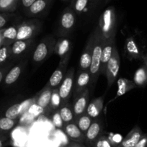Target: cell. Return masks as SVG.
Returning <instances> with one entry per match:
<instances>
[{"mask_svg": "<svg viewBox=\"0 0 147 147\" xmlns=\"http://www.w3.org/2000/svg\"><path fill=\"white\" fill-rule=\"evenodd\" d=\"M93 32H94V41H93L92 53L91 66L90 68V73L91 75L90 87L92 90L94 88L99 76L100 75V60H101L103 46L105 43V38L103 37L98 25L95 27Z\"/></svg>", "mask_w": 147, "mask_h": 147, "instance_id": "obj_1", "label": "cell"}, {"mask_svg": "<svg viewBox=\"0 0 147 147\" xmlns=\"http://www.w3.org/2000/svg\"><path fill=\"white\" fill-rule=\"evenodd\" d=\"M56 39L52 35H47L42 39L34 49L32 53V62L39 65L47 60L54 53V48Z\"/></svg>", "mask_w": 147, "mask_h": 147, "instance_id": "obj_2", "label": "cell"}, {"mask_svg": "<svg viewBox=\"0 0 147 147\" xmlns=\"http://www.w3.org/2000/svg\"><path fill=\"white\" fill-rule=\"evenodd\" d=\"M97 25L105 40L115 36L116 15L114 7H109L101 14Z\"/></svg>", "mask_w": 147, "mask_h": 147, "instance_id": "obj_3", "label": "cell"}, {"mask_svg": "<svg viewBox=\"0 0 147 147\" xmlns=\"http://www.w3.org/2000/svg\"><path fill=\"white\" fill-rule=\"evenodd\" d=\"M42 27L41 21L38 18H31L18 24L17 40L33 39L40 32Z\"/></svg>", "mask_w": 147, "mask_h": 147, "instance_id": "obj_4", "label": "cell"}, {"mask_svg": "<svg viewBox=\"0 0 147 147\" xmlns=\"http://www.w3.org/2000/svg\"><path fill=\"white\" fill-rule=\"evenodd\" d=\"M75 12L70 6L65 8L59 20L58 35L60 37H67L71 32L76 24Z\"/></svg>", "mask_w": 147, "mask_h": 147, "instance_id": "obj_5", "label": "cell"}, {"mask_svg": "<svg viewBox=\"0 0 147 147\" xmlns=\"http://www.w3.org/2000/svg\"><path fill=\"white\" fill-rule=\"evenodd\" d=\"M74 71H75L74 68L71 67L66 71V75L59 87V94L61 99V105L69 102V100L72 95L74 84L75 80H74Z\"/></svg>", "mask_w": 147, "mask_h": 147, "instance_id": "obj_6", "label": "cell"}, {"mask_svg": "<svg viewBox=\"0 0 147 147\" xmlns=\"http://www.w3.org/2000/svg\"><path fill=\"white\" fill-rule=\"evenodd\" d=\"M121 66V59L116 46H114L113 55L109 60L106 66L105 76L107 77V90L113 85L115 80H117Z\"/></svg>", "mask_w": 147, "mask_h": 147, "instance_id": "obj_7", "label": "cell"}, {"mask_svg": "<svg viewBox=\"0 0 147 147\" xmlns=\"http://www.w3.org/2000/svg\"><path fill=\"white\" fill-rule=\"evenodd\" d=\"M124 53L127 59L130 61H143L145 54L144 49L134 35H130L125 40Z\"/></svg>", "mask_w": 147, "mask_h": 147, "instance_id": "obj_8", "label": "cell"}, {"mask_svg": "<svg viewBox=\"0 0 147 147\" xmlns=\"http://www.w3.org/2000/svg\"><path fill=\"white\" fill-rule=\"evenodd\" d=\"M70 56L71 53L65 56L63 59H60V62H59L57 68L52 74L51 77H50L49 82L46 84V85L51 87L52 90L59 87L60 84H61L62 81L66 75V71H67L66 69H67V66L69 64Z\"/></svg>", "mask_w": 147, "mask_h": 147, "instance_id": "obj_9", "label": "cell"}, {"mask_svg": "<svg viewBox=\"0 0 147 147\" xmlns=\"http://www.w3.org/2000/svg\"><path fill=\"white\" fill-rule=\"evenodd\" d=\"M36 102V96L32 98L28 99L20 103H16L12 105L6 110L5 116L10 119L18 120L20 117L22 116L25 113H26L28 109Z\"/></svg>", "mask_w": 147, "mask_h": 147, "instance_id": "obj_10", "label": "cell"}, {"mask_svg": "<svg viewBox=\"0 0 147 147\" xmlns=\"http://www.w3.org/2000/svg\"><path fill=\"white\" fill-rule=\"evenodd\" d=\"M34 43L33 39L30 40H17L11 45L12 60L16 61L26 56L30 51Z\"/></svg>", "mask_w": 147, "mask_h": 147, "instance_id": "obj_11", "label": "cell"}, {"mask_svg": "<svg viewBox=\"0 0 147 147\" xmlns=\"http://www.w3.org/2000/svg\"><path fill=\"white\" fill-rule=\"evenodd\" d=\"M89 102H90V89L89 88L86 89L78 97L74 99V102L72 105L74 116V121H76L82 115L85 113Z\"/></svg>", "mask_w": 147, "mask_h": 147, "instance_id": "obj_12", "label": "cell"}, {"mask_svg": "<svg viewBox=\"0 0 147 147\" xmlns=\"http://www.w3.org/2000/svg\"><path fill=\"white\" fill-rule=\"evenodd\" d=\"M90 82H91V75H90V71H78L77 77L74 80V84L73 93H72L73 99H75L80 94H82L86 89L89 88Z\"/></svg>", "mask_w": 147, "mask_h": 147, "instance_id": "obj_13", "label": "cell"}, {"mask_svg": "<svg viewBox=\"0 0 147 147\" xmlns=\"http://www.w3.org/2000/svg\"><path fill=\"white\" fill-rule=\"evenodd\" d=\"M93 41H94V32L91 33L89 37L87 43L85 45L82 53L80 57V62H79V70L81 71H90V66L92 61V53L93 49Z\"/></svg>", "mask_w": 147, "mask_h": 147, "instance_id": "obj_14", "label": "cell"}, {"mask_svg": "<svg viewBox=\"0 0 147 147\" xmlns=\"http://www.w3.org/2000/svg\"><path fill=\"white\" fill-rule=\"evenodd\" d=\"M54 0H36L28 9L25 14L28 18H37L45 14L51 6Z\"/></svg>", "mask_w": 147, "mask_h": 147, "instance_id": "obj_15", "label": "cell"}, {"mask_svg": "<svg viewBox=\"0 0 147 147\" xmlns=\"http://www.w3.org/2000/svg\"><path fill=\"white\" fill-rule=\"evenodd\" d=\"M27 63V59H22L16 65H14L8 73L7 74L6 77H5L4 80V86L5 87H9V86L15 84L19 78L20 77L21 74H22V71H23L24 69H25V66Z\"/></svg>", "mask_w": 147, "mask_h": 147, "instance_id": "obj_16", "label": "cell"}, {"mask_svg": "<svg viewBox=\"0 0 147 147\" xmlns=\"http://www.w3.org/2000/svg\"><path fill=\"white\" fill-rule=\"evenodd\" d=\"M103 131V122L101 118H98L93 119L91 125L87 132L85 133V141L88 144H93L102 136Z\"/></svg>", "mask_w": 147, "mask_h": 147, "instance_id": "obj_17", "label": "cell"}, {"mask_svg": "<svg viewBox=\"0 0 147 147\" xmlns=\"http://www.w3.org/2000/svg\"><path fill=\"white\" fill-rule=\"evenodd\" d=\"M115 46V36L105 40L102 51L101 60H100V75H105L106 66L110 59L113 52L114 46Z\"/></svg>", "mask_w": 147, "mask_h": 147, "instance_id": "obj_18", "label": "cell"}, {"mask_svg": "<svg viewBox=\"0 0 147 147\" xmlns=\"http://www.w3.org/2000/svg\"><path fill=\"white\" fill-rule=\"evenodd\" d=\"M71 42L68 37H60L56 40L54 48V53L59 58L63 59L71 53Z\"/></svg>", "mask_w": 147, "mask_h": 147, "instance_id": "obj_19", "label": "cell"}, {"mask_svg": "<svg viewBox=\"0 0 147 147\" xmlns=\"http://www.w3.org/2000/svg\"><path fill=\"white\" fill-rule=\"evenodd\" d=\"M143 135L144 134L141 128L138 125H136L128 133V135L125 138H123V140L119 147H134L138 144Z\"/></svg>", "mask_w": 147, "mask_h": 147, "instance_id": "obj_20", "label": "cell"}, {"mask_svg": "<svg viewBox=\"0 0 147 147\" xmlns=\"http://www.w3.org/2000/svg\"><path fill=\"white\" fill-rule=\"evenodd\" d=\"M63 129L65 134L72 141L77 142H82L85 141L84 134L82 132L75 122L66 124Z\"/></svg>", "mask_w": 147, "mask_h": 147, "instance_id": "obj_21", "label": "cell"}, {"mask_svg": "<svg viewBox=\"0 0 147 147\" xmlns=\"http://www.w3.org/2000/svg\"><path fill=\"white\" fill-rule=\"evenodd\" d=\"M104 105V96H101L89 102L86 113L92 119L98 118L103 109Z\"/></svg>", "mask_w": 147, "mask_h": 147, "instance_id": "obj_22", "label": "cell"}, {"mask_svg": "<svg viewBox=\"0 0 147 147\" xmlns=\"http://www.w3.org/2000/svg\"><path fill=\"white\" fill-rule=\"evenodd\" d=\"M52 90L49 86L46 85L43 88V90L38 93V95L36 96V103L38 106L43 109V110H49L50 107L51 97L52 94Z\"/></svg>", "mask_w": 147, "mask_h": 147, "instance_id": "obj_23", "label": "cell"}, {"mask_svg": "<svg viewBox=\"0 0 147 147\" xmlns=\"http://www.w3.org/2000/svg\"><path fill=\"white\" fill-rule=\"evenodd\" d=\"M117 85H118V90H117L116 95H115V97H114L111 101L116 100L117 98L121 97L122 95L125 94V93L128 92L129 91L137 87L135 83L134 82V81L126 78H123V77L118 79V82H117Z\"/></svg>", "mask_w": 147, "mask_h": 147, "instance_id": "obj_24", "label": "cell"}, {"mask_svg": "<svg viewBox=\"0 0 147 147\" xmlns=\"http://www.w3.org/2000/svg\"><path fill=\"white\" fill-rule=\"evenodd\" d=\"M18 28V24H17V25H11L8 28L2 29V46H5V45L11 46L15 40H17Z\"/></svg>", "mask_w": 147, "mask_h": 147, "instance_id": "obj_25", "label": "cell"}, {"mask_svg": "<svg viewBox=\"0 0 147 147\" xmlns=\"http://www.w3.org/2000/svg\"><path fill=\"white\" fill-rule=\"evenodd\" d=\"M133 81L137 87L142 88L147 85V68L145 65H142L136 71Z\"/></svg>", "mask_w": 147, "mask_h": 147, "instance_id": "obj_26", "label": "cell"}, {"mask_svg": "<svg viewBox=\"0 0 147 147\" xmlns=\"http://www.w3.org/2000/svg\"><path fill=\"white\" fill-rule=\"evenodd\" d=\"M59 113L64 125L74 122V116L73 109L69 102L61 106L59 108Z\"/></svg>", "mask_w": 147, "mask_h": 147, "instance_id": "obj_27", "label": "cell"}, {"mask_svg": "<svg viewBox=\"0 0 147 147\" xmlns=\"http://www.w3.org/2000/svg\"><path fill=\"white\" fill-rule=\"evenodd\" d=\"M18 120L10 119L4 116L0 118V134L7 135L16 125Z\"/></svg>", "mask_w": 147, "mask_h": 147, "instance_id": "obj_28", "label": "cell"}, {"mask_svg": "<svg viewBox=\"0 0 147 147\" xmlns=\"http://www.w3.org/2000/svg\"><path fill=\"white\" fill-rule=\"evenodd\" d=\"M19 0H0V12L13 13L18 8Z\"/></svg>", "mask_w": 147, "mask_h": 147, "instance_id": "obj_29", "label": "cell"}, {"mask_svg": "<svg viewBox=\"0 0 147 147\" xmlns=\"http://www.w3.org/2000/svg\"><path fill=\"white\" fill-rule=\"evenodd\" d=\"M92 121V118H90V117L85 113L82 115L80 117H79V118H77L76 121H74V122L76 123V124H77V126L79 127V128L81 130L83 134H85V133L87 132L88 128H90V126L91 125Z\"/></svg>", "mask_w": 147, "mask_h": 147, "instance_id": "obj_30", "label": "cell"}, {"mask_svg": "<svg viewBox=\"0 0 147 147\" xmlns=\"http://www.w3.org/2000/svg\"><path fill=\"white\" fill-rule=\"evenodd\" d=\"M61 105V99L60 94H59V87H58V88L53 89L52 91L49 111L53 113L55 112L56 110H59Z\"/></svg>", "mask_w": 147, "mask_h": 147, "instance_id": "obj_31", "label": "cell"}, {"mask_svg": "<svg viewBox=\"0 0 147 147\" xmlns=\"http://www.w3.org/2000/svg\"><path fill=\"white\" fill-rule=\"evenodd\" d=\"M12 60L11 46L5 45L0 47V66L5 64Z\"/></svg>", "mask_w": 147, "mask_h": 147, "instance_id": "obj_32", "label": "cell"}, {"mask_svg": "<svg viewBox=\"0 0 147 147\" xmlns=\"http://www.w3.org/2000/svg\"><path fill=\"white\" fill-rule=\"evenodd\" d=\"M90 0H72L70 7L74 9L76 14H81L87 7Z\"/></svg>", "mask_w": 147, "mask_h": 147, "instance_id": "obj_33", "label": "cell"}, {"mask_svg": "<svg viewBox=\"0 0 147 147\" xmlns=\"http://www.w3.org/2000/svg\"><path fill=\"white\" fill-rule=\"evenodd\" d=\"M51 121L53 125H54L56 128L61 129V128H63V127H64V123H63V120H62L61 117L59 110L53 112V115H52L51 116Z\"/></svg>", "mask_w": 147, "mask_h": 147, "instance_id": "obj_34", "label": "cell"}, {"mask_svg": "<svg viewBox=\"0 0 147 147\" xmlns=\"http://www.w3.org/2000/svg\"><path fill=\"white\" fill-rule=\"evenodd\" d=\"M16 15L13 13H7V12H0V30L3 29L5 25L13 19Z\"/></svg>", "mask_w": 147, "mask_h": 147, "instance_id": "obj_35", "label": "cell"}, {"mask_svg": "<svg viewBox=\"0 0 147 147\" xmlns=\"http://www.w3.org/2000/svg\"><path fill=\"white\" fill-rule=\"evenodd\" d=\"M15 63V61H11L2 65V66H0V83L2 82V81H4L7 74L8 73L9 69L14 66Z\"/></svg>", "mask_w": 147, "mask_h": 147, "instance_id": "obj_36", "label": "cell"}, {"mask_svg": "<svg viewBox=\"0 0 147 147\" xmlns=\"http://www.w3.org/2000/svg\"><path fill=\"white\" fill-rule=\"evenodd\" d=\"M108 141H110L111 146H120L121 144L122 143L123 138L121 134H113V133H110L109 134V136L107 137Z\"/></svg>", "mask_w": 147, "mask_h": 147, "instance_id": "obj_37", "label": "cell"}, {"mask_svg": "<svg viewBox=\"0 0 147 147\" xmlns=\"http://www.w3.org/2000/svg\"><path fill=\"white\" fill-rule=\"evenodd\" d=\"M93 147H112L110 141L105 136L102 135L93 144Z\"/></svg>", "mask_w": 147, "mask_h": 147, "instance_id": "obj_38", "label": "cell"}, {"mask_svg": "<svg viewBox=\"0 0 147 147\" xmlns=\"http://www.w3.org/2000/svg\"><path fill=\"white\" fill-rule=\"evenodd\" d=\"M36 0H20L21 7L22 8L23 11L25 12L26 9H28Z\"/></svg>", "mask_w": 147, "mask_h": 147, "instance_id": "obj_39", "label": "cell"}, {"mask_svg": "<svg viewBox=\"0 0 147 147\" xmlns=\"http://www.w3.org/2000/svg\"><path fill=\"white\" fill-rule=\"evenodd\" d=\"M134 147H147V134H144L138 144Z\"/></svg>", "mask_w": 147, "mask_h": 147, "instance_id": "obj_40", "label": "cell"}, {"mask_svg": "<svg viewBox=\"0 0 147 147\" xmlns=\"http://www.w3.org/2000/svg\"><path fill=\"white\" fill-rule=\"evenodd\" d=\"M9 144V138L7 136L0 134V147H5Z\"/></svg>", "mask_w": 147, "mask_h": 147, "instance_id": "obj_41", "label": "cell"}, {"mask_svg": "<svg viewBox=\"0 0 147 147\" xmlns=\"http://www.w3.org/2000/svg\"><path fill=\"white\" fill-rule=\"evenodd\" d=\"M100 0H90V7L92 8V9H94V8L97 7V5L99 4Z\"/></svg>", "mask_w": 147, "mask_h": 147, "instance_id": "obj_42", "label": "cell"}, {"mask_svg": "<svg viewBox=\"0 0 147 147\" xmlns=\"http://www.w3.org/2000/svg\"><path fill=\"white\" fill-rule=\"evenodd\" d=\"M143 62H144V65H145L147 68V52L144 54V59H143Z\"/></svg>", "mask_w": 147, "mask_h": 147, "instance_id": "obj_43", "label": "cell"}, {"mask_svg": "<svg viewBox=\"0 0 147 147\" xmlns=\"http://www.w3.org/2000/svg\"><path fill=\"white\" fill-rule=\"evenodd\" d=\"M2 29L0 30V47L2 46Z\"/></svg>", "mask_w": 147, "mask_h": 147, "instance_id": "obj_44", "label": "cell"}, {"mask_svg": "<svg viewBox=\"0 0 147 147\" xmlns=\"http://www.w3.org/2000/svg\"><path fill=\"white\" fill-rule=\"evenodd\" d=\"M69 147H83V146H82L80 145V144H71V145L69 146Z\"/></svg>", "mask_w": 147, "mask_h": 147, "instance_id": "obj_45", "label": "cell"}, {"mask_svg": "<svg viewBox=\"0 0 147 147\" xmlns=\"http://www.w3.org/2000/svg\"><path fill=\"white\" fill-rule=\"evenodd\" d=\"M110 1H111V0H105V5H107V4L109 3Z\"/></svg>", "mask_w": 147, "mask_h": 147, "instance_id": "obj_46", "label": "cell"}, {"mask_svg": "<svg viewBox=\"0 0 147 147\" xmlns=\"http://www.w3.org/2000/svg\"><path fill=\"white\" fill-rule=\"evenodd\" d=\"M62 1H64V2H71L72 0H62Z\"/></svg>", "mask_w": 147, "mask_h": 147, "instance_id": "obj_47", "label": "cell"}]
</instances>
